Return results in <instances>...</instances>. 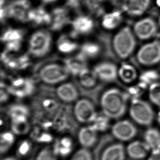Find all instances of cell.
Returning <instances> with one entry per match:
<instances>
[{"label":"cell","mask_w":160,"mask_h":160,"mask_svg":"<svg viewBox=\"0 0 160 160\" xmlns=\"http://www.w3.org/2000/svg\"><path fill=\"white\" fill-rule=\"evenodd\" d=\"M127 94L119 89H110L105 91L101 98V105L104 114L111 119H119L125 113Z\"/></svg>","instance_id":"6da1fadb"},{"label":"cell","mask_w":160,"mask_h":160,"mask_svg":"<svg viewBox=\"0 0 160 160\" xmlns=\"http://www.w3.org/2000/svg\"><path fill=\"white\" fill-rule=\"evenodd\" d=\"M115 52L120 58H128L133 52L136 42L134 35L128 27H125L115 35L113 39Z\"/></svg>","instance_id":"7a4b0ae2"},{"label":"cell","mask_w":160,"mask_h":160,"mask_svg":"<svg viewBox=\"0 0 160 160\" xmlns=\"http://www.w3.org/2000/svg\"><path fill=\"white\" fill-rule=\"evenodd\" d=\"M52 42V35L48 31H36L31 36L29 41L28 51L35 57H43L49 52Z\"/></svg>","instance_id":"3957f363"},{"label":"cell","mask_w":160,"mask_h":160,"mask_svg":"<svg viewBox=\"0 0 160 160\" xmlns=\"http://www.w3.org/2000/svg\"><path fill=\"white\" fill-rule=\"evenodd\" d=\"M130 114L132 119L141 125H150L154 120V112L151 106L147 102L137 98L132 101Z\"/></svg>","instance_id":"277c9868"},{"label":"cell","mask_w":160,"mask_h":160,"mask_svg":"<svg viewBox=\"0 0 160 160\" xmlns=\"http://www.w3.org/2000/svg\"><path fill=\"white\" fill-rule=\"evenodd\" d=\"M69 72L65 66L50 63L43 67L39 72L40 78L48 84H56L66 80Z\"/></svg>","instance_id":"5b68a950"},{"label":"cell","mask_w":160,"mask_h":160,"mask_svg":"<svg viewBox=\"0 0 160 160\" xmlns=\"http://www.w3.org/2000/svg\"><path fill=\"white\" fill-rule=\"evenodd\" d=\"M137 58L139 62L145 66L160 62V42L155 41L142 46L137 52Z\"/></svg>","instance_id":"8992f818"},{"label":"cell","mask_w":160,"mask_h":160,"mask_svg":"<svg viewBox=\"0 0 160 160\" xmlns=\"http://www.w3.org/2000/svg\"><path fill=\"white\" fill-rule=\"evenodd\" d=\"M30 7L29 0H13L5 8L7 18H12L20 22H27Z\"/></svg>","instance_id":"52a82bcc"},{"label":"cell","mask_w":160,"mask_h":160,"mask_svg":"<svg viewBox=\"0 0 160 160\" xmlns=\"http://www.w3.org/2000/svg\"><path fill=\"white\" fill-rule=\"evenodd\" d=\"M74 112L77 120L82 123H91L98 115L92 103L87 99L79 100L76 103Z\"/></svg>","instance_id":"ba28073f"},{"label":"cell","mask_w":160,"mask_h":160,"mask_svg":"<svg viewBox=\"0 0 160 160\" xmlns=\"http://www.w3.org/2000/svg\"><path fill=\"white\" fill-rule=\"evenodd\" d=\"M35 84L28 78H18L12 82L7 88L9 93L18 98H24L30 95L35 90Z\"/></svg>","instance_id":"9c48e42d"},{"label":"cell","mask_w":160,"mask_h":160,"mask_svg":"<svg viewBox=\"0 0 160 160\" xmlns=\"http://www.w3.org/2000/svg\"><path fill=\"white\" fill-rule=\"evenodd\" d=\"M112 133L115 138L121 142L131 141L136 136L137 130L133 123L128 120L118 122L112 128Z\"/></svg>","instance_id":"30bf717a"},{"label":"cell","mask_w":160,"mask_h":160,"mask_svg":"<svg viewBox=\"0 0 160 160\" xmlns=\"http://www.w3.org/2000/svg\"><path fill=\"white\" fill-rule=\"evenodd\" d=\"M157 31L156 22L152 18H147L137 22L134 26V32L139 39H149Z\"/></svg>","instance_id":"8fae6325"},{"label":"cell","mask_w":160,"mask_h":160,"mask_svg":"<svg viewBox=\"0 0 160 160\" xmlns=\"http://www.w3.org/2000/svg\"><path fill=\"white\" fill-rule=\"evenodd\" d=\"M94 71L97 74L98 78L107 82L114 81L118 74L117 66L114 63L109 62H101L96 65Z\"/></svg>","instance_id":"7c38bea8"},{"label":"cell","mask_w":160,"mask_h":160,"mask_svg":"<svg viewBox=\"0 0 160 160\" xmlns=\"http://www.w3.org/2000/svg\"><path fill=\"white\" fill-rule=\"evenodd\" d=\"M1 60L4 65L12 69H23L28 67L30 60L26 55L14 56L5 51L1 56Z\"/></svg>","instance_id":"4fadbf2b"},{"label":"cell","mask_w":160,"mask_h":160,"mask_svg":"<svg viewBox=\"0 0 160 160\" xmlns=\"http://www.w3.org/2000/svg\"><path fill=\"white\" fill-rule=\"evenodd\" d=\"M126 152L131 159L142 160L145 158L151 151L145 142L136 141L128 145Z\"/></svg>","instance_id":"5bb4252c"},{"label":"cell","mask_w":160,"mask_h":160,"mask_svg":"<svg viewBox=\"0 0 160 160\" xmlns=\"http://www.w3.org/2000/svg\"><path fill=\"white\" fill-rule=\"evenodd\" d=\"M87 58L81 53L76 56L66 58L65 60V66L69 73L73 75H79L87 68Z\"/></svg>","instance_id":"9a60e30c"},{"label":"cell","mask_w":160,"mask_h":160,"mask_svg":"<svg viewBox=\"0 0 160 160\" xmlns=\"http://www.w3.org/2000/svg\"><path fill=\"white\" fill-rule=\"evenodd\" d=\"M125 149L121 143L108 146L102 152L100 160H125Z\"/></svg>","instance_id":"2e32d148"},{"label":"cell","mask_w":160,"mask_h":160,"mask_svg":"<svg viewBox=\"0 0 160 160\" xmlns=\"http://www.w3.org/2000/svg\"><path fill=\"white\" fill-rule=\"evenodd\" d=\"M97 133L91 126L82 128L78 133V141L80 145L87 149L93 147L98 141Z\"/></svg>","instance_id":"e0dca14e"},{"label":"cell","mask_w":160,"mask_h":160,"mask_svg":"<svg viewBox=\"0 0 160 160\" xmlns=\"http://www.w3.org/2000/svg\"><path fill=\"white\" fill-rule=\"evenodd\" d=\"M52 150L58 158H65L70 155L73 150V142L70 137H64L54 143Z\"/></svg>","instance_id":"ac0fdd59"},{"label":"cell","mask_w":160,"mask_h":160,"mask_svg":"<svg viewBox=\"0 0 160 160\" xmlns=\"http://www.w3.org/2000/svg\"><path fill=\"white\" fill-rule=\"evenodd\" d=\"M73 35L87 34L92 31L94 26L93 20L87 16H79L72 22Z\"/></svg>","instance_id":"d6986e66"},{"label":"cell","mask_w":160,"mask_h":160,"mask_svg":"<svg viewBox=\"0 0 160 160\" xmlns=\"http://www.w3.org/2000/svg\"><path fill=\"white\" fill-rule=\"evenodd\" d=\"M67 11L63 8L54 9L52 13V22L50 28L53 30H59L69 22V19Z\"/></svg>","instance_id":"ffe728a7"},{"label":"cell","mask_w":160,"mask_h":160,"mask_svg":"<svg viewBox=\"0 0 160 160\" xmlns=\"http://www.w3.org/2000/svg\"><path fill=\"white\" fill-rule=\"evenodd\" d=\"M28 21L37 25H50L52 22V15L41 7L30 10L28 14Z\"/></svg>","instance_id":"44dd1931"},{"label":"cell","mask_w":160,"mask_h":160,"mask_svg":"<svg viewBox=\"0 0 160 160\" xmlns=\"http://www.w3.org/2000/svg\"><path fill=\"white\" fill-rule=\"evenodd\" d=\"M56 93L58 98L65 102H74L78 97V90L71 83H65L58 87Z\"/></svg>","instance_id":"7402d4cb"},{"label":"cell","mask_w":160,"mask_h":160,"mask_svg":"<svg viewBox=\"0 0 160 160\" xmlns=\"http://www.w3.org/2000/svg\"><path fill=\"white\" fill-rule=\"evenodd\" d=\"M149 2L150 0H126L124 8L131 15H141L148 8Z\"/></svg>","instance_id":"603a6c76"},{"label":"cell","mask_w":160,"mask_h":160,"mask_svg":"<svg viewBox=\"0 0 160 160\" xmlns=\"http://www.w3.org/2000/svg\"><path fill=\"white\" fill-rule=\"evenodd\" d=\"M144 140L151 152H160V132L158 130L154 128H149L144 133Z\"/></svg>","instance_id":"cb8c5ba5"},{"label":"cell","mask_w":160,"mask_h":160,"mask_svg":"<svg viewBox=\"0 0 160 160\" xmlns=\"http://www.w3.org/2000/svg\"><path fill=\"white\" fill-rule=\"evenodd\" d=\"M9 115L12 121H26L29 110L26 106L22 104H15L9 108Z\"/></svg>","instance_id":"d4e9b609"},{"label":"cell","mask_w":160,"mask_h":160,"mask_svg":"<svg viewBox=\"0 0 160 160\" xmlns=\"http://www.w3.org/2000/svg\"><path fill=\"white\" fill-rule=\"evenodd\" d=\"M24 31L20 29L8 28L4 31L1 37V41L5 43L22 42Z\"/></svg>","instance_id":"484cf974"},{"label":"cell","mask_w":160,"mask_h":160,"mask_svg":"<svg viewBox=\"0 0 160 160\" xmlns=\"http://www.w3.org/2000/svg\"><path fill=\"white\" fill-rule=\"evenodd\" d=\"M118 75L124 82L130 83L136 78L137 73L135 68L129 64H123L118 70Z\"/></svg>","instance_id":"4316f807"},{"label":"cell","mask_w":160,"mask_h":160,"mask_svg":"<svg viewBox=\"0 0 160 160\" xmlns=\"http://www.w3.org/2000/svg\"><path fill=\"white\" fill-rule=\"evenodd\" d=\"M79 78L82 86L87 88H90L96 84L98 77L94 70L91 71L87 68L80 73Z\"/></svg>","instance_id":"83f0119b"},{"label":"cell","mask_w":160,"mask_h":160,"mask_svg":"<svg viewBox=\"0 0 160 160\" xmlns=\"http://www.w3.org/2000/svg\"><path fill=\"white\" fill-rule=\"evenodd\" d=\"M121 21V13L118 11L107 14L102 19V26L108 30H112L117 28Z\"/></svg>","instance_id":"f1b7e54d"},{"label":"cell","mask_w":160,"mask_h":160,"mask_svg":"<svg viewBox=\"0 0 160 160\" xmlns=\"http://www.w3.org/2000/svg\"><path fill=\"white\" fill-rule=\"evenodd\" d=\"M15 142V137L13 132H4L0 137V152L4 154L11 149Z\"/></svg>","instance_id":"f546056e"},{"label":"cell","mask_w":160,"mask_h":160,"mask_svg":"<svg viewBox=\"0 0 160 160\" xmlns=\"http://www.w3.org/2000/svg\"><path fill=\"white\" fill-rule=\"evenodd\" d=\"M57 46L58 50L64 54L73 52L78 47V44L76 42L70 40L66 36H62L59 38Z\"/></svg>","instance_id":"4dcf8cb0"},{"label":"cell","mask_w":160,"mask_h":160,"mask_svg":"<svg viewBox=\"0 0 160 160\" xmlns=\"http://www.w3.org/2000/svg\"><path fill=\"white\" fill-rule=\"evenodd\" d=\"M101 52V48L98 44L93 42H87L82 44L80 53L86 58H93L98 56Z\"/></svg>","instance_id":"1f68e13d"},{"label":"cell","mask_w":160,"mask_h":160,"mask_svg":"<svg viewBox=\"0 0 160 160\" xmlns=\"http://www.w3.org/2000/svg\"><path fill=\"white\" fill-rule=\"evenodd\" d=\"M109 118L105 114L97 115L95 120L91 122L92 125L90 126L97 132H104L109 128Z\"/></svg>","instance_id":"d6a6232c"},{"label":"cell","mask_w":160,"mask_h":160,"mask_svg":"<svg viewBox=\"0 0 160 160\" xmlns=\"http://www.w3.org/2000/svg\"><path fill=\"white\" fill-rule=\"evenodd\" d=\"M12 130L14 134L24 135L28 133L30 126L26 121H12Z\"/></svg>","instance_id":"836d02e7"},{"label":"cell","mask_w":160,"mask_h":160,"mask_svg":"<svg viewBox=\"0 0 160 160\" xmlns=\"http://www.w3.org/2000/svg\"><path fill=\"white\" fill-rule=\"evenodd\" d=\"M149 95L152 102L160 107V82H155L150 85Z\"/></svg>","instance_id":"e575fe53"},{"label":"cell","mask_w":160,"mask_h":160,"mask_svg":"<svg viewBox=\"0 0 160 160\" xmlns=\"http://www.w3.org/2000/svg\"><path fill=\"white\" fill-rule=\"evenodd\" d=\"M58 158L52 149L45 148L38 152L35 160H58Z\"/></svg>","instance_id":"d590c367"},{"label":"cell","mask_w":160,"mask_h":160,"mask_svg":"<svg viewBox=\"0 0 160 160\" xmlns=\"http://www.w3.org/2000/svg\"><path fill=\"white\" fill-rule=\"evenodd\" d=\"M32 144L28 140H24L19 143L17 149V156L20 158H25L30 153Z\"/></svg>","instance_id":"8d00e7d4"},{"label":"cell","mask_w":160,"mask_h":160,"mask_svg":"<svg viewBox=\"0 0 160 160\" xmlns=\"http://www.w3.org/2000/svg\"><path fill=\"white\" fill-rule=\"evenodd\" d=\"M102 0H86L85 4L91 13L100 15L103 13V9L101 4Z\"/></svg>","instance_id":"74e56055"},{"label":"cell","mask_w":160,"mask_h":160,"mask_svg":"<svg viewBox=\"0 0 160 160\" xmlns=\"http://www.w3.org/2000/svg\"><path fill=\"white\" fill-rule=\"evenodd\" d=\"M158 78V74L156 71H148L144 72L141 76V83L146 86L148 84H153Z\"/></svg>","instance_id":"f35d334b"},{"label":"cell","mask_w":160,"mask_h":160,"mask_svg":"<svg viewBox=\"0 0 160 160\" xmlns=\"http://www.w3.org/2000/svg\"><path fill=\"white\" fill-rule=\"evenodd\" d=\"M70 160H93V157L89 149L82 148L78 150Z\"/></svg>","instance_id":"ab89813d"},{"label":"cell","mask_w":160,"mask_h":160,"mask_svg":"<svg viewBox=\"0 0 160 160\" xmlns=\"http://www.w3.org/2000/svg\"><path fill=\"white\" fill-rule=\"evenodd\" d=\"M33 138L38 143H49L52 141V136L47 132H35Z\"/></svg>","instance_id":"60d3db41"},{"label":"cell","mask_w":160,"mask_h":160,"mask_svg":"<svg viewBox=\"0 0 160 160\" xmlns=\"http://www.w3.org/2000/svg\"><path fill=\"white\" fill-rule=\"evenodd\" d=\"M43 107L45 109L48 111H54L58 107V103L56 101L52 99H47L43 103Z\"/></svg>","instance_id":"b9f144b4"},{"label":"cell","mask_w":160,"mask_h":160,"mask_svg":"<svg viewBox=\"0 0 160 160\" xmlns=\"http://www.w3.org/2000/svg\"><path fill=\"white\" fill-rule=\"evenodd\" d=\"M80 1L81 0H67V4L69 7L76 8L79 6Z\"/></svg>","instance_id":"7bdbcfd3"},{"label":"cell","mask_w":160,"mask_h":160,"mask_svg":"<svg viewBox=\"0 0 160 160\" xmlns=\"http://www.w3.org/2000/svg\"><path fill=\"white\" fill-rule=\"evenodd\" d=\"M8 99V94L7 93L4 89L1 87V102L3 103L5 102Z\"/></svg>","instance_id":"ee69618b"},{"label":"cell","mask_w":160,"mask_h":160,"mask_svg":"<svg viewBox=\"0 0 160 160\" xmlns=\"http://www.w3.org/2000/svg\"><path fill=\"white\" fill-rule=\"evenodd\" d=\"M147 160H160V152L156 153L151 152V155L149 156Z\"/></svg>","instance_id":"f6af8a7d"},{"label":"cell","mask_w":160,"mask_h":160,"mask_svg":"<svg viewBox=\"0 0 160 160\" xmlns=\"http://www.w3.org/2000/svg\"><path fill=\"white\" fill-rule=\"evenodd\" d=\"M3 160H20L19 158H15V157H12V156H9V157H7Z\"/></svg>","instance_id":"bcb514c9"},{"label":"cell","mask_w":160,"mask_h":160,"mask_svg":"<svg viewBox=\"0 0 160 160\" xmlns=\"http://www.w3.org/2000/svg\"><path fill=\"white\" fill-rule=\"evenodd\" d=\"M41 1L44 2V3H49L55 2L57 0H41Z\"/></svg>","instance_id":"7dc6e473"},{"label":"cell","mask_w":160,"mask_h":160,"mask_svg":"<svg viewBox=\"0 0 160 160\" xmlns=\"http://www.w3.org/2000/svg\"><path fill=\"white\" fill-rule=\"evenodd\" d=\"M1 1V7H3L4 3L6 2V0H0Z\"/></svg>","instance_id":"c3c4849f"},{"label":"cell","mask_w":160,"mask_h":160,"mask_svg":"<svg viewBox=\"0 0 160 160\" xmlns=\"http://www.w3.org/2000/svg\"><path fill=\"white\" fill-rule=\"evenodd\" d=\"M156 3L158 5V6L160 7V0H156Z\"/></svg>","instance_id":"681fc988"},{"label":"cell","mask_w":160,"mask_h":160,"mask_svg":"<svg viewBox=\"0 0 160 160\" xmlns=\"http://www.w3.org/2000/svg\"><path fill=\"white\" fill-rule=\"evenodd\" d=\"M158 120H159V121L160 122V112L159 115H158Z\"/></svg>","instance_id":"f907efd6"},{"label":"cell","mask_w":160,"mask_h":160,"mask_svg":"<svg viewBox=\"0 0 160 160\" xmlns=\"http://www.w3.org/2000/svg\"><path fill=\"white\" fill-rule=\"evenodd\" d=\"M158 22H159V25H160V18H159V20H158Z\"/></svg>","instance_id":"816d5d0a"}]
</instances>
